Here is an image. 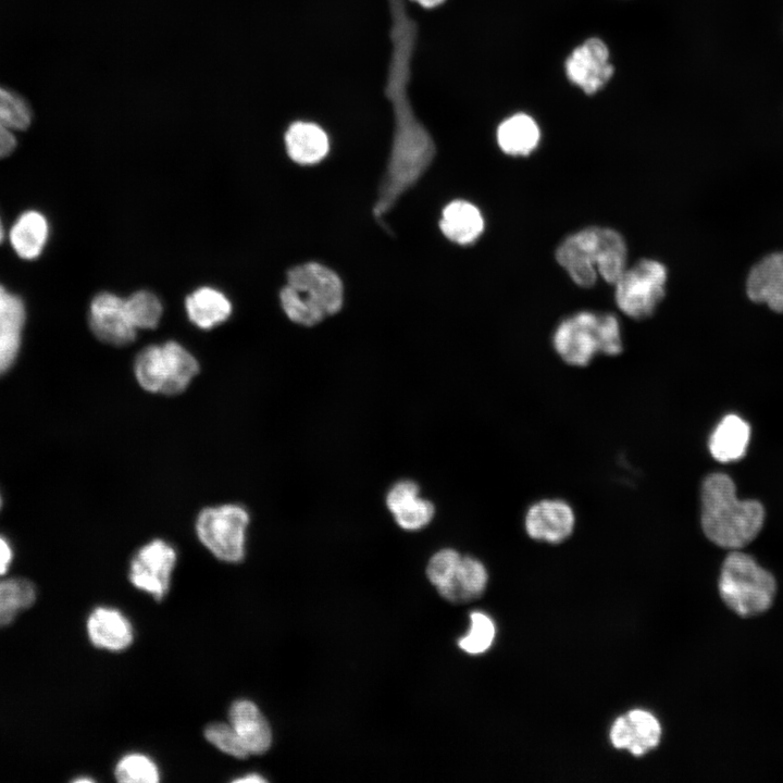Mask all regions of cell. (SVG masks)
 Here are the masks:
<instances>
[{"instance_id":"6da1fadb","label":"cell","mask_w":783,"mask_h":783,"mask_svg":"<svg viewBox=\"0 0 783 783\" xmlns=\"http://www.w3.org/2000/svg\"><path fill=\"white\" fill-rule=\"evenodd\" d=\"M701 527L717 546L738 549L760 532L765 511L756 500H738L732 478L711 473L701 486Z\"/></svg>"},{"instance_id":"7a4b0ae2","label":"cell","mask_w":783,"mask_h":783,"mask_svg":"<svg viewBox=\"0 0 783 783\" xmlns=\"http://www.w3.org/2000/svg\"><path fill=\"white\" fill-rule=\"evenodd\" d=\"M344 299L339 276L327 266L308 262L290 269L279 293L282 308L289 320L313 326L337 313Z\"/></svg>"},{"instance_id":"3957f363","label":"cell","mask_w":783,"mask_h":783,"mask_svg":"<svg viewBox=\"0 0 783 783\" xmlns=\"http://www.w3.org/2000/svg\"><path fill=\"white\" fill-rule=\"evenodd\" d=\"M552 344L561 359L575 366L587 365L598 352L617 356L623 349L616 315L589 311L564 319L554 333Z\"/></svg>"},{"instance_id":"277c9868","label":"cell","mask_w":783,"mask_h":783,"mask_svg":"<svg viewBox=\"0 0 783 783\" xmlns=\"http://www.w3.org/2000/svg\"><path fill=\"white\" fill-rule=\"evenodd\" d=\"M718 587L724 604L745 618L769 610L776 593L773 575L741 551H733L724 559Z\"/></svg>"},{"instance_id":"5b68a950","label":"cell","mask_w":783,"mask_h":783,"mask_svg":"<svg viewBox=\"0 0 783 783\" xmlns=\"http://www.w3.org/2000/svg\"><path fill=\"white\" fill-rule=\"evenodd\" d=\"M199 372L194 355L174 340L149 345L134 360V375L149 393L173 396L183 393Z\"/></svg>"},{"instance_id":"8992f818","label":"cell","mask_w":783,"mask_h":783,"mask_svg":"<svg viewBox=\"0 0 783 783\" xmlns=\"http://www.w3.org/2000/svg\"><path fill=\"white\" fill-rule=\"evenodd\" d=\"M249 512L237 504H224L202 509L196 519L199 540L217 559L238 562L245 556Z\"/></svg>"},{"instance_id":"52a82bcc","label":"cell","mask_w":783,"mask_h":783,"mask_svg":"<svg viewBox=\"0 0 783 783\" xmlns=\"http://www.w3.org/2000/svg\"><path fill=\"white\" fill-rule=\"evenodd\" d=\"M667 269L656 260H639L625 269L614 283V298L619 309L633 319H645L654 313L664 297Z\"/></svg>"},{"instance_id":"ba28073f","label":"cell","mask_w":783,"mask_h":783,"mask_svg":"<svg viewBox=\"0 0 783 783\" xmlns=\"http://www.w3.org/2000/svg\"><path fill=\"white\" fill-rule=\"evenodd\" d=\"M176 552L163 539H153L138 549L130 562L129 580L137 588L160 600L167 592Z\"/></svg>"},{"instance_id":"9c48e42d","label":"cell","mask_w":783,"mask_h":783,"mask_svg":"<svg viewBox=\"0 0 783 783\" xmlns=\"http://www.w3.org/2000/svg\"><path fill=\"white\" fill-rule=\"evenodd\" d=\"M599 257L600 235L599 227L596 226L568 236L556 250L558 263L581 287H592L595 284Z\"/></svg>"},{"instance_id":"30bf717a","label":"cell","mask_w":783,"mask_h":783,"mask_svg":"<svg viewBox=\"0 0 783 783\" xmlns=\"http://www.w3.org/2000/svg\"><path fill=\"white\" fill-rule=\"evenodd\" d=\"M88 320L95 336L105 344L125 346L136 337L125 299L114 294H98L90 303Z\"/></svg>"},{"instance_id":"8fae6325","label":"cell","mask_w":783,"mask_h":783,"mask_svg":"<svg viewBox=\"0 0 783 783\" xmlns=\"http://www.w3.org/2000/svg\"><path fill=\"white\" fill-rule=\"evenodd\" d=\"M613 71L609 62V50L599 38L584 41L566 61L568 78L588 95L604 87Z\"/></svg>"},{"instance_id":"7c38bea8","label":"cell","mask_w":783,"mask_h":783,"mask_svg":"<svg viewBox=\"0 0 783 783\" xmlns=\"http://www.w3.org/2000/svg\"><path fill=\"white\" fill-rule=\"evenodd\" d=\"M575 517L561 499H543L532 505L525 515V530L535 540L557 544L573 532Z\"/></svg>"},{"instance_id":"4fadbf2b","label":"cell","mask_w":783,"mask_h":783,"mask_svg":"<svg viewBox=\"0 0 783 783\" xmlns=\"http://www.w3.org/2000/svg\"><path fill=\"white\" fill-rule=\"evenodd\" d=\"M661 726L648 711L636 709L619 717L610 729L611 744L618 749L643 756L660 742Z\"/></svg>"},{"instance_id":"5bb4252c","label":"cell","mask_w":783,"mask_h":783,"mask_svg":"<svg viewBox=\"0 0 783 783\" xmlns=\"http://www.w3.org/2000/svg\"><path fill=\"white\" fill-rule=\"evenodd\" d=\"M746 291L754 302L783 313V252L770 253L751 268Z\"/></svg>"},{"instance_id":"9a60e30c","label":"cell","mask_w":783,"mask_h":783,"mask_svg":"<svg viewBox=\"0 0 783 783\" xmlns=\"http://www.w3.org/2000/svg\"><path fill=\"white\" fill-rule=\"evenodd\" d=\"M233 726L249 754L265 753L272 743L271 728L259 708L250 700L235 701L229 708Z\"/></svg>"},{"instance_id":"2e32d148","label":"cell","mask_w":783,"mask_h":783,"mask_svg":"<svg viewBox=\"0 0 783 783\" xmlns=\"http://www.w3.org/2000/svg\"><path fill=\"white\" fill-rule=\"evenodd\" d=\"M87 631L91 643L109 650H122L133 639L128 620L117 610L97 608L88 618Z\"/></svg>"},{"instance_id":"e0dca14e","label":"cell","mask_w":783,"mask_h":783,"mask_svg":"<svg viewBox=\"0 0 783 783\" xmlns=\"http://www.w3.org/2000/svg\"><path fill=\"white\" fill-rule=\"evenodd\" d=\"M285 145L290 159L299 164L316 163L330 149L325 132L309 122L293 123L285 134Z\"/></svg>"},{"instance_id":"ac0fdd59","label":"cell","mask_w":783,"mask_h":783,"mask_svg":"<svg viewBox=\"0 0 783 783\" xmlns=\"http://www.w3.org/2000/svg\"><path fill=\"white\" fill-rule=\"evenodd\" d=\"M749 437V424L735 414H729L719 422L710 435V453L720 462L738 460L746 452Z\"/></svg>"},{"instance_id":"d6986e66","label":"cell","mask_w":783,"mask_h":783,"mask_svg":"<svg viewBox=\"0 0 783 783\" xmlns=\"http://www.w3.org/2000/svg\"><path fill=\"white\" fill-rule=\"evenodd\" d=\"M439 227L449 240L467 245L480 237L484 228V220L475 206L457 200L443 210Z\"/></svg>"},{"instance_id":"ffe728a7","label":"cell","mask_w":783,"mask_h":783,"mask_svg":"<svg viewBox=\"0 0 783 783\" xmlns=\"http://www.w3.org/2000/svg\"><path fill=\"white\" fill-rule=\"evenodd\" d=\"M49 236L47 219L38 211L21 214L10 231V243L22 259H36L44 250Z\"/></svg>"},{"instance_id":"44dd1931","label":"cell","mask_w":783,"mask_h":783,"mask_svg":"<svg viewBox=\"0 0 783 783\" xmlns=\"http://www.w3.org/2000/svg\"><path fill=\"white\" fill-rule=\"evenodd\" d=\"M189 320L199 328L210 330L231 315L232 304L219 290L201 287L190 294L185 301Z\"/></svg>"},{"instance_id":"7402d4cb","label":"cell","mask_w":783,"mask_h":783,"mask_svg":"<svg viewBox=\"0 0 783 783\" xmlns=\"http://www.w3.org/2000/svg\"><path fill=\"white\" fill-rule=\"evenodd\" d=\"M539 137L536 122L524 113L505 120L497 130L500 149L510 156H527L537 147Z\"/></svg>"},{"instance_id":"603a6c76","label":"cell","mask_w":783,"mask_h":783,"mask_svg":"<svg viewBox=\"0 0 783 783\" xmlns=\"http://www.w3.org/2000/svg\"><path fill=\"white\" fill-rule=\"evenodd\" d=\"M487 579V571L482 562L469 556L461 557L453 579L438 592L452 602L469 601L481 596Z\"/></svg>"},{"instance_id":"cb8c5ba5","label":"cell","mask_w":783,"mask_h":783,"mask_svg":"<svg viewBox=\"0 0 783 783\" xmlns=\"http://www.w3.org/2000/svg\"><path fill=\"white\" fill-rule=\"evenodd\" d=\"M36 587L26 579L0 581V627L10 624L36 601Z\"/></svg>"},{"instance_id":"d4e9b609","label":"cell","mask_w":783,"mask_h":783,"mask_svg":"<svg viewBox=\"0 0 783 783\" xmlns=\"http://www.w3.org/2000/svg\"><path fill=\"white\" fill-rule=\"evenodd\" d=\"M600 257L598 274L609 284H614L626 269V244L614 229L600 227Z\"/></svg>"},{"instance_id":"484cf974","label":"cell","mask_w":783,"mask_h":783,"mask_svg":"<svg viewBox=\"0 0 783 783\" xmlns=\"http://www.w3.org/2000/svg\"><path fill=\"white\" fill-rule=\"evenodd\" d=\"M125 307L136 330L154 328L163 312L159 298L148 290L132 294L125 299Z\"/></svg>"},{"instance_id":"4316f807","label":"cell","mask_w":783,"mask_h":783,"mask_svg":"<svg viewBox=\"0 0 783 783\" xmlns=\"http://www.w3.org/2000/svg\"><path fill=\"white\" fill-rule=\"evenodd\" d=\"M115 778L123 783H156L159 781V771L147 756L129 754L116 765Z\"/></svg>"},{"instance_id":"83f0119b","label":"cell","mask_w":783,"mask_h":783,"mask_svg":"<svg viewBox=\"0 0 783 783\" xmlns=\"http://www.w3.org/2000/svg\"><path fill=\"white\" fill-rule=\"evenodd\" d=\"M496 627L493 620L483 612H472L470 631L459 639V647L468 654L478 655L493 644Z\"/></svg>"},{"instance_id":"f1b7e54d","label":"cell","mask_w":783,"mask_h":783,"mask_svg":"<svg viewBox=\"0 0 783 783\" xmlns=\"http://www.w3.org/2000/svg\"><path fill=\"white\" fill-rule=\"evenodd\" d=\"M0 119L11 129L24 130L32 123L33 112L22 96L0 86Z\"/></svg>"},{"instance_id":"f546056e","label":"cell","mask_w":783,"mask_h":783,"mask_svg":"<svg viewBox=\"0 0 783 783\" xmlns=\"http://www.w3.org/2000/svg\"><path fill=\"white\" fill-rule=\"evenodd\" d=\"M461 556L453 549H442L430 560L426 574L438 591L447 586L453 579L459 567Z\"/></svg>"},{"instance_id":"4dcf8cb0","label":"cell","mask_w":783,"mask_h":783,"mask_svg":"<svg viewBox=\"0 0 783 783\" xmlns=\"http://www.w3.org/2000/svg\"><path fill=\"white\" fill-rule=\"evenodd\" d=\"M204 736L216 748L236 758H247L250 754L229 723L215 722L204 730Z\"/></svg>"},{"instance_id":"1f68e13d","label":"cell","mask_w":783,"mask_h":783,"mask_svg":"<svg viewBox=\"0 0 783 783\" xmlns=\"http://www.w3.org/2000/svg\"><path fill=\"white\" fill-rule=\"evenodd\" d=\"M25 316V307L21 298L0 285V333H20Z\"/></svg>"},{"instance_id":"d6a6232c","label":"cell","mask_w":783,"mask_h":783,"mask_svg":"<svg viewBox=\"0 0 783 783\" xmlns=\"http://www.w3.org/2000/svg\"><path fill=\"white\" fill-rule=\"evenodd\" d=\"M431 501L418 497L406 508L394 514L397 524L408 531H417L426 526L434 517Z\"/></svg>"},{"instance_id":"836d02e7","label":"cell","mask_w":783,"mask_h":783,"mask_svg":"<svg viewBox=\"0 0 783 783\" xmlns=\"http://www.w3.org/2000/svg\"><path fill=\"white\" fill-rule=\"evenodd\" d=\"M418 497L419 486L414 482L409 480L400 481L389 489L386 497V506L388 510L395 514Z\"/></svg>"},{"instance_id":"e575fe53","label":"cell","mask_w":783,"mask_h":783,"mask_svg":"<svg viewBox=\"0 0 783 783\" xmlns=\"http://www.w3.org/2000/svg\"><path fill=\"white\" fill-rule=\"evenodd\" d=\"M20 333H0V374L4 373L14 362L18 349Z\"/></svg>"},{"instance_id":"d590c367","label":"cell","mask_w":783,"mask_h":783,"mask_svg":"<svg viewBox=\"0 0 783 783\" xmlns=\"http://www.w3.org/2000/svg\"><path fill=\"white\" fill-rule=\"evenodd\" d=\"M16 147L13 129L8 127L0 119V158L9 156Z\"/></svg>"},{"instance_id":"8d00e7d4","label":"cell","mask_w":783,"mask_h":783,"mask_svg":"<svg viewBox=\"0 0 783 783\" xmlns=\"http://www.w3.org/2000/svg\"><path fill=\"white\" fill-rule=\"evenodd\" d=\"M12 559V551L8 542L0 536V575L5 573Z\"/></svg>"},{"instance_id":"74e56055","label":"cell","mask_w":783,"mask_h":783,"mask_svg":"<svg viewBox=\"0 0 783 783\" xmlns=\"http://www.w3.org/2000/svg\"><path fill=\"white\" fill-rule=\"evenodd\" d=\"M423 8L431 9L442 4L445 0H412Z\"/></svg>"},{"instance_id":"f35d334b","label":"cell","mask_w":783,"mask_h":783,"mask_svg":"<svg viewBox=\"0 0 783 783\" xmlns=\"http://www.w3.org/2000/svg\"><path fill=\"white\" fill-rule=\"evenodd\" d=\"M236 782H265V780L258 775V774H248L247 776H243L240 779L235 780Z\"/></svg>"},{"instance_id":"ab89813d","label":"cell","mask_w":783,"mask_h":783,"mask_svg":"<svg viewBox=\"0 0 783 783\" xmlns=\"http://www.w3.org/2000/svg\"><path fill=\"white\" fill-rule=\"evenodd\" d=\"M3 236H4L3 226H2V223H1V220H0V244H1L2 240H3Z\"/></svg>"},{"instance_id":"60d3db41","label":"cell","mask_w":783,"mask_h":783,"mask_svg":"<svg viewBox=\"0 0 783 783\" xmlns=\"http://www.w3.org/2000/svg\"><path fill=\"white\" fill-rule=\"evenodd\" d=\"M0 506H1V498H0Z\"/></svg>"}]
</instances>
